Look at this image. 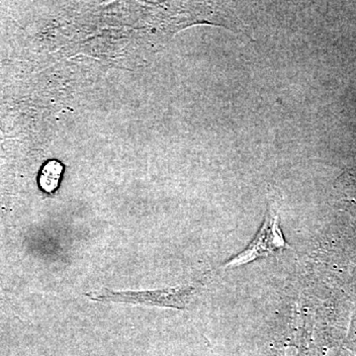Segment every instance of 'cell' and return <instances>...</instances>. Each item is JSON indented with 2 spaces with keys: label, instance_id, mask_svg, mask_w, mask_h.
I'll return each instance as SVG.
<instances>
[{
  "label": "cell",
  "instance_id": "obj_1",
  "mask_svg": "<svg viewBox=\"0 0 356 356\" xmlns=\"http://www.w3.org/2000/svg\"><path fill=\"white\" fill-rule=\"evenodd\" d=\"M198 288L193 285L166 288V289L149 290V291L115 292L103 289L100 292L88 293L91 300L99 302H115V303L134 304L165 307V308L184 310L195 297Z\"/></svg>",
  "mask_w": 356,
  "mask_h": 356
},
{
  "label": "cell",
  "instance_id": "obj_2",
  "mask_svg": "<svg viewBox=\"0 0 356 356\" xmlns=\"http://www.w3.org/2000/svg\"><path fill=\"white\" fill-rule=\"evenodd\" d=\"M289 248L283 236L277 210L269 207L261 229L257 232L252 243L242 252L236 255L231 261L226 262L222 268L229 269L245 266L257 259L268 257L274 252Z\"/></svg>",
  "mask_w": 356,
  "mask_h": 356
},
{
  "label": "cell",
  "instance_id": "obj_3",
  "mask_svg": "<svg viewBox=\"0 0 356 356\" xmlns=\"http://www.w3.org/2000/svg\"><path fill=\"white\" fill-rule=\"evenodd\" d=\"M64 172V165L58 161H51L44 165L41 175L39 178V184L44 191L51 193L58 188L60 177Z\"/></svg>",
  "mask_w": 356,
  "mask_h": 356
}]
</instances>
